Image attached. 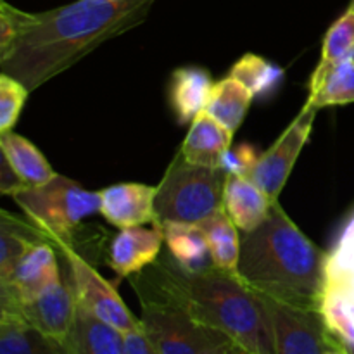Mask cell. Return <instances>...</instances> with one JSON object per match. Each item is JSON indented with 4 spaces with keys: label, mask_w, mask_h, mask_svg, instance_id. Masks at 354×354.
Listing matches in <instances>:
<instances>
[{
    "label": "cell",
    "mask_w": 354,
    "mask_h": 354,
    "mask_svg": "<svg viewBox=\"0 0 354 354\" xmlns=\"http://www.w3.org/2000/svg\"><path fill=\"white\" fill-rule=\"evenodd\" d=\"M30 90L7 73H0V133L10 131L28 100Z\"/></svg>",
    "instance_id": "83f0119b"
},
{
    "label": "cell",
    "mask_w": 354,
    "mask_h": 354,
    "mask_svg": "<svg viewBox=\"0 0 354 354\" xmlns=\"http://www.w3.org/2000/svg\"><path fill=\"white\" fill-rule=\"evenodd\" d=\"M123 351L124 354H159L142 325L135 330L123 334Z\"/></svg>",
    "instance_id": "4dcf8cb0"
},
{
    "label": "cell",
    "mask_w": 354,
    "mask_h": 354,
    "mask_svg": "<svg viewBox=\"0 0 354 354\" xmlns=\"http://www.w3.org/2000/svg\"><path fill=\"white\" fill-rule=\"evenodd\" d=\"M228 354H249V353L244 351V349H241V348H239V346H234V348H232L230 351H228Z\"/></svg>",
    "instance_id": "836d02e7"
},
{
    "label": "cell",
    "mask_w": 354,
    "mask_h": 354,
    "mask_svg": "<svg viewBox=\"0 0 354 354\" xmlns=\"http://www.w3.org/2000/svg\"><path fill=\"white\" fill-rule=\"evenodd\" d=\"M234 131L201 111L194 118L190 130L183 140L180 152L189 162L211 168H221L227 152L232 149Z\"/></svg>",
    "instance_id": "2e32d148"
},
{
    "label": "cell",
    "mask_w": 354,
    "mask_h": 354,
    "mask_svg": "<svg viewBox=\"0 0 354 354\" xmlns=\"http://www.w3.org/2000/svg\"><path fill=\"white\" fill-rule=\"evenodd\" d=\"M317 113V107L310 106L308 102L304 104L296 120L268 151L259 156L256 165L249 171L248 178H251L272 201H279L280 192L286 187L294 165L310 138Z\"/></svg>",
    "instance_id": "9c48e42d"
},
{
    "label": "cell",
    "mask_w": 354,
    "mask_h": 354,
    "mask_svg": "<svg viewBox=\"0 0 354 354\" xmlns=\"http://www.w3.org/2000/svg\"><path fill=\"white\" fill-rule=\"evenodd\" d=\"M156 225H159L165 234L169 258L183 272L203 273L214 268L206 237L199 225L178 223V221H162Z\"/></svg>",
    "instance_id": "ac0fdd59"
},
{
    "label": "cell",
    "mask_w": 354,
    "mask_h": 354,
    "mask_svg": "<svg viewBox=\"0 0 354 354\" xmlns=\"http://www.w3.org/2000/svg\"><path fill=\"white\" fill-rule=\"evenodd\" d=\"M259 156L256 154L254 149L251 145L241 144L235 149H230L223 159V166L221 168L227 173H239V175L248 176L252 166L256 165Z\"/></svg>",
    "instance_id": "f546056e"
},
{
    "label": "cell",
    "mask_w": 354,
    "mask_h": 354,
    "mask_svg": "<svg viewBox=\"0 0 354 354\" xmlns=\"http://www.w3.org/2000/svg\"><path fill=\"white\" fill-rule=\"evenodd\" d=\"M227 175L223 168L189 162L178 151L156 187V223L199 225L223 207ZM154 225V223H152Z\"/></svg>",
    "instance_id": "5b68a950"
},
{
    "label": "cell",
    "mask_w": 354,
    "mask_h": 354,
    "mask_svg": "<svg viewBox=\"0 0 354 354\" xmlns=\"http://www.w3.org/2000/svg\"><path fill=\"white\" fill-rule=\"evenodd\" d=\"M272 201L251 178L239 173H228L223 190V207L237 228L251 234L268 220Z\"/></svg>",
    "instance_id": "9a60e30c"
},
{
    "label": "cell",
    "mask_w": 354,
    "mask_h": 354,
    "mask_svg": "<svg viewBox=\"0 0 354 354\" xmlns=\"http://www.w3.org/2000/svg\"><path fill=\"white\" fill-rule=\"evenodd\" d=\"M327 256L277 201L268 220L242 239L237 275L259 296L303 310H320Z\"/></svg>",
    "instance_id": "7a4b0ae2"
},
{
    "label": "cell",
    "mask_w": 354,
    "mask_h": 354,
    "mask_svg": "<svg viewBox=\"0 0 354 354\" xmlns=\"http://www.w3.org/2000/svg\"><path fill=\"white\" fill-rule=\"evenodd\" d=\"M230 75L245 83L254 95L273 92L283 78V71L279 66L256 54H245L241 61L235 62Z\"/></svg>",
    "instance_id": "484cf974"
},
{
    "label": "cell",
    "mask_w": 354,
    "mask_h": 354,
    "mask_svg": "<svg viewBox=\"0 0 354 354\" xmlns=\"http://www.w3.org/2000/svg\"><path fill=\"white\" fill-rule=\"evenodd\" d=\"M61 351L64 354H124L123 334L78 306L75 327Z\"/></svg>",
    "instance_id": "ffe728a7"
},
{
    "label": "cell",
    "mask_w": 354,
    "mask_h": 354,
    "mask_svg": "<svg viewBox=\"0 0 354 354\" xmlns=\"http://www.w3.org/2000/svg\"><path fill=\"white\" fill-rule=\"evenodd\" d=\"M330 332V330H328ZM324 354H353L349 351L348 348H346L344 344H342L341 341H337V339L334 337V335L330 334V337H328V344H327V349H325Z\"/></svg>",
    "instance_id": "d6a6232c"
},
{
    "label": "cell",
    "mask_w": 354,
    "mask_h": 354,
    "mask_svg": "<svg viewBox=\"0 0 354 354\" xmlns=\"http://www.w3.org/2000/svg\"><path fill=\"white\" fill-rule=\"evenodd\" d=\"M161 265L175 292L197 322L227 335L249 354H275L265 301L237 273L218 268L187 273L175 261Z\"/></svg>",
    "instance_id": "3957f363"
},
{
    "label": "cell",
    "mask_w": 354,
    "mask_h": 354,
    "mask_svg": "<svg viewBox=\"0 0 354 354\" xmlns=\"http://www.w3.org/2000/svg\"><path fill=\"white\" fill-rule=\"evenodd\" d=\"M57 249L78 306L121 334L140 327V318H135L128 310L116 287L107 282L83 256H80L71 244H61Z\"/></svg>",
    "instance_id": "ba28073f"
},
{
    "label": "cell",
    "mask_w": 354,
    "mask_h": 354,
    "mask_svg": "<svg viewBox=\"0 0 354 354\" xmlns=\"http://www.w3.org/2000/svg\"><path fill=\"white\" fill-rule=\"evenodd\" d=\"M348 59H354V10L349 7L325 33L320 62L332 64Z\"/></svg>",
    "instance_id": "4316f807"
},
{
    "label": "cell",
    "mask_w": 354,
    "mask_h": 354,
    "mask_svg": "<svg viewBox=\"0 0 354 354\" xmlns=\"http://www.w3.org/2000/svg\"><path fill=\"white\" fill-rule=\"evenodd\" d=\"M158 0H76L35 12L23 37L0 55V73L30 92L73 68L97 47L144 23Z\"/></svg>",
    "instance_id": "6da1fadb"
},
{
    "label": "cell",
    "mask_w": 354,
    "mask_h": 354,
    "mask_svg": "<svg viewBox=\"0 0 354 354\" xmlns=\"http://www.w3.org/2000/svg\"><path fill=\"white\" fill-rule=\"evenodd\" d=\"M162 242L165 234L156 223L152 228H145L144 225L121 228L120 234L111 241L107 265L118 277L137 275L158 261Z\"/></svg>",
    "instance_id": "4fadbf2b"
},
{
    "label": "cell",
    "mask_w": 354,
    "mask_h": 354,
    "mask_svg": "<svg viewBox=\"0 0 354 354\" xmlns=\"http://www.w3.org/2000/svg\"><path fill=\"white\" fill-rule=\"evenodd\" d=\"M35 12H26L0 0V55L7 54L33 21Z\"/></svg>",
    "instance_id": "f1b7e54d"
},
{
    "label": "cell",
    "mask_w": 354,
    "mask_h": 354,
    "mask_svg": "<svg viewBox=\"0 0 354 354\" xmlns=\"http://www.w3.org/2000/svg\"><path fill=\"white\" fill-rule=\"evenodd\" d=\"M199 227L203 230L204 237H206L214 268L237 273L242 239L239 235L237 225L232 221L225 207H221L216 213L211 214L209 218L201 221Z\"/></svg>",
    "instance_id": "7402d4cb"
},
{
    "label": "cell",
    "mask_w": 354,
    "mask_h": 354,
    "mask_svg": "<svg viewBox=\"0 0 354 354\" xmlns=\"http://www.w3.org/2000/svg\"><path fill=\"white\" fill-rule=\"evenodd\" d=\"M140 322L159 354H228L234 342L190 315L159 263L133 280Z\"/></svg>",
    "instance_id": "277c9868"
},
{
    "label": "cell",
    "mask_w": 354,
    "mask_h": 354,
    "mask_svg": "<svg viewBox=\"0 0 354 354\" xmlns=\"http://www.w3.org/2000/svg\"><path fill=\"white\" fill-rule=\"evenodd\" d=\"M156 187L118 183L100 190V214L113 227L128 228L156 223Z\"/></svg>",
    "instance_id": "5bb4252c"
},
{
    "label": "cell",
    "mask_w": 354,
    "mask_h": 354,
    "mask_svg": "<svg viewBox=\"0 0 354 354\" xmlns=\"http://www.w3.org/2000/svg\"><path fill=\"white\" fill-rule=\"evenodd\" d=\"M320 311L330 334L354 354V216L327 256Z\"/></svg>",
    "instance_id": "52a82bcc"
},
{
    "label": "cell",
    "mask_w": 354,
    "mask_h": 354,
    "mask_svg": "<svg viewBox=\"0 0 354 354\" xmlns=\"http://www.w3.org/2000/svg\"><path fill=\"white\" fill-rule=\"evenodd\" d=\"M214 83L209 73L197 66H185L171 73L168 85V102L180 124L192 123L204 111Z\"/></svg>",
    "instance_id": "e0dca14e"
},
{
    "label": "cell",
    "mask_w": 354,
    "mask_h": 354,
    "mask_svg": "<svg viewBox=\"0 0 354 354\" xmlns=\"http://www.w3.org/2000/svg\"><path fill=\"white\" fill-rule=\"evenodd\" d=\"M26 189H30V187L23 182V178L14 171L9 161L2 156V161H0V194L14 197Z\"/></svg>",
    "instance_id": "1f68e13d"
},
{
    "label": "cell",
    "mask_w": 354,
    "mask_h": 354,
    "mask_svg": "<svg viewBox=\"0 0 354 354\" xmlns=\"http://www.w3.org/2000/svg\"><path fill=\"white\" fill-rule=\"evenodd\" d=\"M0 151L28 187L45 185L57 175L45 156L28 138L14 131L0 133Z\"/></svg>",
    "instance_id": "603a6c76"
},
{
    "label": "cell",
    "mask_w": 354,
    "mask_h": 354,
    "mask_svg": "<svg viewBox=\"0 0 354 354\" xmlns=\"http://www.w3.org/2000/svg\"><path fill=\"white\" fill-rule=\"evenodd\" d=\"M64 270L48 241L31 245L19 259L9 286L0 287V310H17L59 283Z\"/></svg>",
    "instance_id": "8fae6325"
},
{
    "label": "cell",
    "mask_w": 354,
    "mask_h": 354,
    "mask_svg": "<svg viewBox=\"0 0 354 354\" xmlns=\"http://www.w3.org/2000/svg\"><path fill=\"white\" fill-rule=\"evenodd\" d=\"M0 354H64L16 310H0Z\"/></svg>",
    "instance_id": "d4e9b609"
},
{
    "label": "cell",
    "mask_w": 354,
    "mask_h": 354,
    "mask_svg": "<svg viewBox=\"0 0 354 354\" xmlns=\"http://www.w3.org/2000/svg\"><path fill=\"white\" fill-rule=\"evenodd\" d=\"M14 201L55 248L69 244L80 225L100 213V192H92L64 175L16 194Z\"/></svg>",
    "instance_id": "8992f818"
},
{
    "label": "cell",
    "mask_w": 354,
    "mask_h": 354,
    "mask_svg": "<svg viewBox=\"0 0 354 354\" xmlns=\"http://www.w3.org/2000/svg\"><path fill=\"white\" fill-rule=\"evenodd\" d=\"M349 9L354 10V0H351V3H349Z\"/></svg>",
    "instance_id": "e575fe53"
},
{
    "label": "cell",
    "mask_w": 354,
    "mask_h": 354,
    "mask_svg": "<svg viewBox=\"0 0 354 354\" xmlns=\"http://www.w3.org/2000/svg\"><path fill=\"white\" fill-rule=\"evenodd\" d=\"M76 310L78 304L64 272L61 282L55 283L35 301L21 306L19 313L35 330L40 332L45 339L61 349L75 327Z\"/></svg>",
    "instance_id": "7c38bea8"
},
{
    "label": "cell",
    "mask_w": 354,
    "mask_h": 354,
    "mask_svg": "<svg viewBox=\"0 0 354 354\" xmlns=\"http://www.w3.org/2000/svg\"><path fill=\"white\" fill-rule=\"evenodd\" d=\"M48 239L31 221L19 220L6 209L0 213V287L9 286L17 263L28 249Z\"/></svg>",
    "instance_id": "44dd1931"
},
{
    "label": "cell",
    "mask_w": 354,
    "mask_h": 354,
    "mask_svg": "<svg viewBox=\"0 0 354 354\" xmlns=\"http://www.w3.org/2000/svg\"><path fill=\"white\" fill-rule=\"evenodd\" d=\"M252 97V90L230 75L214 83L204 111L235 133L248 114Z\"/></svg>",
    "instance_id": "cb8c5ba5"
},
{
    "label": "cell",
    "mask_w": 354,
    "mask_h": 354,
    "mask_svg": "<svg viewBox=\"0 0 354 354\" xmlns=\"http://www.w3.org/2000/svg\"><path fill=\"white\" fill-rule=\"evenodd\" d=\"M317 109L346 106L354 102V59L341 62H318L311 75L310 97L306 100Z\"/></svg>",
    "instance_id": "d6986e66"
},
{
    "label": "cell",
    "mask_w": 354,
    "mask_h": 354,
    "mask_svg": "<svg viewBox=\"0 0 354 354\" xmlns=\"http://www.w3.org/2000/svg\"><path fill=\"white\" fill-rule=\"evenodd\" d=\"M270 313L275 354H324L328 332L320 310H303L261 296Z\"/></svg>",
    "instance_id": "30bf717a"
}]
</instances>
